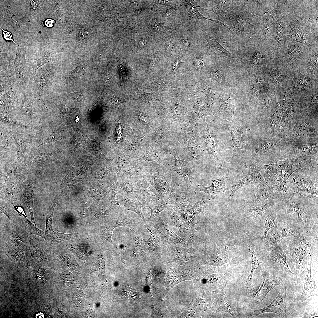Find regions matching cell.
Masks as SVG:
<instances>
[{"label": "cell", "instance_id": "cell-1", "mask_svg": "<svg viewBox=\"0 0 318 318\" xmlns=\"http://www.w3.org/2000/svg\"><path fill=\"white\" fill-rule=\"evenodd\" d=\"M277 203L282 206L287 218L299 225L303 232L317 227L318 207L307 198L294 193Z\"/></svg>", "mask_w": 318, "mask_h": 318}, {"label": "cell", "instance_id": "cell-2", "mask_svg": "<svg viewBox=\"0 0 318 318\" xmlns=\"http://www.w3.org/2000/svg\"><path fill=\"white\" fill-rule=\"evenodd\" d=\"M318 169L308 166L294 172L287 180L294 193L318 206Z\"/></svg>", "mask_w": 318, "mask_h": 318}, {"label": "cell", "instance_id": "cell-3", "mask_svg": "<svg viewBox=\"0 0 318 318\" xmlns=\"http://www.w3.org/2000/svg\"><path fill=\"white\" fill-rule=\"evenodd\" d=\"M259 170L273 198L277 202L281 201L295 193L287 181L271 173L259 164Z\"/></svg>", "mask_w": 318, "mask_h": 318}, {"label": "cell", "instance_id": "cell-4", "mask_svg": "<svg viewBox=\"0 0 318 318\" xmlns=\"http://www.w3.org/2000/svg\"><path fill=\"white\" fill-rule=\"evenodd\" d=\"M258 138L248 143L244 150L249 153L248 160L259 163L275 155L274 147L280 139Z\"/></svg>", "mask_w": 318, "mask_h": 318}, {"label": "cell", "instance_id": "cell-5", "mask_svg": "<svg viewBox=\"0 0 318 318\" xmlns=\"http://www.w3.org/2000/svg\"><path fill=\"white\" fill-rule=\"evenodd\" d=\"M309 254L301 251L298 246L297 241L288 246L286 261L290 270L294 274L295 282L301 281L305 276Z\"/></svg>", "mask_w": 318, "mask_h": 318}, {"label": "cell", "instance_id": "cell-6", "mask_svg": "<svg viewBox=\"0 0 318 318\" xmlns=\"http://www.w3.org/2000/svg\"><path fill=\"white\" fill-rule=\"evenodd\" d=\"M287 287L284 286L280 289L276 297L268 306L263 308L253 310V316L256 317L265 313L272 312L284 317H293L287 309L286 291Z\"/></svg>", "mask_w": 318, "mask_h": 318}, {"label": "cell", "instance_id": "cell-7", "mask_svg": "<svg viewBox=\"0 0 318 318\" xmlns=\"http://www.w3.org/2000/svg\"><path fill=\"white\" fill-rule=\"evenodd\" d=\"M37 236L31 234L29 250L35 261L40 265L46 266L50 261L51 247L44 238Z\"/></svg>", "mask_w": 318, "mask_h": 318}, {"label": "cell", "instance_id": "cell-8", "mask_svg": "<svg viewBox=\"0 0 318 318\" xmlns=\"http://www.w3.org/2000/svg\"><path fill=\"white\" fill-rule=\"evenodd\" d=\"M18 222L9 223L11 236L15 244L24 250L29 249L31 234L26 224V216Z\"/></svg>", "mask_w": 318, "mask_h": 318}, {"label": "cell", "instance_id": "cell-9", "mask_svg": "<svg viewBox=\"0 0 318 318\" xmlns=\"http://www.w3.org/2000/svg\"><path fill=\"white\" fill-rule=\"evenodd\" d=\"M289 158L296 157L306 162L309 165L318 169V143L291 146Z\"/></svg>", "mask_w": 318, "mask_h": 318}, {"label": "cell", "instance_id": "cell-10", "mask_svg": "<svg viewBox=\"0 0 318 318\" xmlns=\"http://www.w3.org/2000/svg\"><path fill=\"white\" fill-rule=\"evenodd\" d=\"M261 274L263 278L262 284L258 290L251 295L253 303L257 306L266 299V295L271 290L285 281L283 277L273 276L268 271H263Z\"/></svg>", "mask_w": 318, "mask_h": 318}, {"label": "cell", "instance_id": "cell-11", "mask_svg": "<svg viewBox=\"0 0 318 318\" xmlns=\"http://www.w3.org/2000/svg\"><path fill=\"white\" fill-rule=\"evenodd\" d=\"M220 106L216 110L220 116L227 121H233L236 120L237 114L235 106L236 91L228 90L219 92Z\"/></svg>", "mask_w": 318, "mask_h": 318}, {"label": "cell", "instance_id": "cell-12", "mask_svg": "<svg viewBox=\"0 0 318 318\" xmlns=\"http://www.w3.org/2000/svg\"><path fill=\"white\" fill-rule=\"evenodd\" d=\"M226 125L231 135L234 151L238 153L244 150L248 143L247 127L237 120L227 121Z\"/></svg>", "mask_w": 318, "mask_h": 318}, {"label": "cell", "instance_id": "cell-13", "mask_svg": "<svg viewBox=\"0 0 318 318\" xmlns=\"http://www.w3.org/2000/svg\"><path fill=\"white\" fill-rule=\"evenodd\" d=\"M53 72L48 68H43L37 71L34 76L32 92L34 98L44 105L43 99L44 92L46 85L53 76Z\"/></svg>", "mask_w": 318, "mask_h": 318}, {"label": "cell", "instance_id": "cell-14", "mask_svg": "<svg viewBox=\"0 0 318 318\" xmlns=\"http://www.w3.org/2000/svg\"><path fill=\"white\" fill-rule=\"evenodd\" d=\"M287 253L288 246L281 242L269 251L266 259L278 264L281 267L282 270L287 272L295 282L294 274L290 270L287 262Z\"/></svg>", "mask_w": 318, "mask_h": 318}, {"label": "cell", "instance_id": "cell-15", "mask_svg": "<svg viewBox=\"0 0 318 318\" xmlns=\"http://www.w3.org/2000/svg\"><path fill=\"white\" fill-rule=\"evenodd\" d=\"M313 255V252L311 248L309 254L306 276L304 279V289L300 297V300L303 302L305 301L310 297L313 296H317L318 294L317 289L311 274V266Z\"/></svg>", "mask_w": 318, "mask_h": 318}, {"label": "cell", "instance_id": "cell-16", "mask_svg": "<svg viewBox=\"0 0 318 318\" xmlns=\"http://www.w3.org/2000/svg\"><path fill=\"white\" fill-rule=\"evenodd\" d=\"M249 186L254 193V196L251 202V206L262 205L274 199L269 187L261 182H256Z\"/></svg>", "mask_w": 318, "mask_h": 318}, {"label": "cell", "instance_id": "cell-17", "mask_svg": "<svg viewBox=\"0 0 318 318\" xmlns=\"http://www.w3.org/2000/svg\"><path fill=\"white\" fill-rule=\"evenodd\" d=\"M25 51L23 48L18 47L14 64L17 83L24 82L27 77L28 70L25 59Z\"/></svg>", "mask_w": 318, "mask_h": 318}, {"label": "cell", "instance_id": "cell-18", "mask_svg": "<svg viewBox=\"0 0 318 318\" xmlns=\"http://www.w3.org/2000/svg\"><path fill=\"white\" fill-rule=\"evenodd\" d=\"M203 136L206 146L210 157L219 169L222 167L223 160L217 154L214 142L212 127L207 125L203 131Z\"/></svg>", "mask_w": 318, "mask_h": 318}, {"label": "cell", "instance_id": "cell-19", "mask_svg": "<svg viewBox=\"0 0 318 318\" xmlns=\"http://www.w3.org/2000/svg\"><path fill=\"white\" fill-rule=\"evenodd\" d=\"M24 250L16 246L13 240L6 248V253L14 264L18 267L27 266L28 263L25 258Z\"/></svg>", "mask_w": 318, "mask_h": 318}, {"label": "cell", "instance_id": "cell-20", "mask_svg": "<svg viewBox=\"0 0 318 318\" xmlns=\"http://www.w3.org/2000/svg\"><path fill=\"white\" fill-rule=\"evenodd\" d=\"M156 224L157 228L165 244H170L184 242V241L176 235L160 218L157 220Z\"/></svg>", "mask_w": 318, "mask_h": 318}, {"label": "cell", "instance_id": "cell-21", "mask_svg": "<svg viewBox=\"0 0 318 318\" xmlns=\"http://www.w3.org/2000/svg\"><path fill=\"white\" fill-rule=\"evenodd\" d=\"M316 132L312 127L309 121L306 120L297 122L291 133V138L296 140L305 137L313 136Z\"/></svg>", "mask_w": 318, "mask_h": 318}, {"label": "cell", "instance_id": "cell-22", "mask_svg": "<svg viewBox=\"0 0 318 318\" xmlns=\"http://www.w3.org/2000/svg\"><path fill=\"white\" fill-rule=\"evenodd\" d=\"M17 88L18 87L14 82L7 87L1 95V100L4 105V110L6 112L11 111L14 107L18 96Z\"/></svg>", "mask_w": 318, "mask_h": 318}, {"label": "cell", "instance_id": "cell-23", "mask_svg": "<svg viewBox=\"0 0 318 318\" xmlns=\"http://www.w3.org/2000/svg\"><path fill=\"white\" fill-rule=\"evenodd\" d=\"M300 226L287 218L278 222V228L282 238L293 236L299 238Z\"/></svg>", "mask_w": 318, "mask_h": 318}, {"label": "cell", "instance_id": "cell-24", "mask_svg": "<svg viewBox=\"0 0 318 318\" xmlns=\"http://www.w3.org/2000/svg\"><path fill=\"white\" fill-rule=\"evenodd\" d=\"M228 180L227 177L223 176L221 178L214 180L211 186L205 187L199 185L198 186L199 191L205 192L209 198H214L215 195L218 193L225 192L226 185Z\"/></svg>", "mask_w": 318, "mask_h": 318}, {"label": "cell", "instance_id": "cell-25", "mask_svg": "<svg viewBox=\"0 0 318 318\" xmlns=\"http://www.w3.org/2000/svg\"><path fill=\"white\" fill-rule=\"evenodd\" d=\"M206 208L204 201H200L196 202L195 205L183 213L182 217L183 220L189 226L194 229V226L196 224L194 222L196 217L200 213L203 211Z\"/></svg>", "mask_w": 318, "mask_h": 318}, {"label": "cell", "instance_id": "cell-26", "mask_svg": "<svg viewBox=\"0 0 318 318\" xmlns=\"http://www.w3.org/2000/svg\"><path fill=\"white\" fill-rule=\"evenodd\" d=\"M18 154H22L34 140L35 135L14 133L13 135Z\"/></svg>", "mask_w": 318, "mask_h": 318}, {"label": "cell", "instance_id": "cell-27", "mask_svg": "<svg viewBox=\"0 0 318 318\" xmlns=\"http://www.w3.org/2000/svg\"><path fill=\"white\" fill-rule=\"evenodd\" d=\"M36 183L35 179L28 181L23 193L25 202L30 213L31 222L35 226L36 225L33 217V206Z\"/></svg>", "mask_w": 318, "mask_h": 318}, {"label": "cell", "instance_id": "cell-28", "mask_svg": "<svg viewBox=\"0 0 318 318\" xmlns=\"http://www.w3.org/2000/svg\"><path fill=\"white\" fill-rule=\"evenodd\" d=\"M180 1L186 7L189 17L188 20L203 19L209 20L216 23H220L218 21L208 18L201 14L197 10V7L201 8V7L194 0Z\"/></svg>", "mask_w": 318, "mask_h": 318}, {"label": "cell", "instance_id": "cell-29", "mask_svg": "<svg viewBox=\"0 0 318 318\" xmlns=\"http://www.w3.org/2000/svg\"><path fill=\"white\" fill-rule=\"evenodd\" d=\"M276 202L277 201L273 199L261 206H251L246 211V216L248 218L253 219L264 218L266 211L270 207L274 205Z\"/></svg>", "mask_w": 318, "mask_h": 318}, {"label": "cell", "instance_id": "cell-30", "mask_svg": "<svg viewBox=\"0 0 318 318\" xmlns=\"http://www.w3.org/2000/svg\"><path fill=\"white\" fill-rule=\"evenodd\" d=\"M282 238L277 227L273 228L269 231L265 241V248L268 252L276 246L281 241Z\"/></svg>", "mask_w": 318, "mask_h": 318}, {"label": "cell", "instance_id": "cell-31", "mask_svg": "<svg viewBox=\"0 0 318 318\" xmlns=\"http://www.w3.org/2000/svg\"><path fill=\"white\" fill-rule=\"evenodd\" d=\"M204 37L210 48L218 56L229 58L234 57L233 53L224 49L215 39L207 35H205Z\"/></svg>", "mask_w": 318, "mask_h": 318}, {"label": "cell", "instance_id": "cell-32", "mask_svg": "<svg viewBox=\"0 0 318 318\" xmlns=\"http://www.w3.org/2000/svg\"><path fill=\"white\" fill-rule=\"evenodd\" d=\"M265 222L264 226V230L261 241L264 243L267 232L270 229L274 227H277L278 222L277 218V213L276 211L271 209L268 213L264 216Z\"/></svg>", "mask_w": 318, "mask_h": 318}, {"label": "cell", "instance_id": "cell-33", "mask_svg": "<svg viewBox=\"0 0 318 318\" xmlns=\"http://www.w3.org/2000/svg\"><path fill=\"white\" fill-rule=\"evenodd\" d=\"M21 104L20 111L21 114L30 118L36 116L35 111L31 102L24 92L21 93Z\"/></svg>", "mask_w": 318, "mask_h": 318}, {"label": "cell", "instance_id": "cell-34", "mask_svg": "<svg viewBox=\"0 0 318 318\" xmlns=\"http://www.w3.org/2000/svg\"><path fill=\"white\" fill-rule=\"evenodd\" d=\"M259 163L247 160L244 166L246 168L247 175L251 176L255 182L260 181L266 184L259 170Z\"/></svg>", "mask_w": 318, "mask_h": 318}, {"label": "cell", "instance_id": "cell-35", "mask_svg": "<svg viewBox=\"0 0 318 318\" xmlns=\"http://www.w3.org/2000/svg\"><path fill=\"white\" fill-rule=\"evenodd\" d=\"M14 207H13L10 204L1 201L0 212L5 214L9 218V223L18 222L21 218L19 213H17Z\"/></svg>", "mask_w": 318, "mask_h": 318}, {"label": "cell", "instance_id": "cell-36", "mask_svg": "<svg viewBox=\"0 0 318 318\" xmlns=\"http://www.w3.org/2000/svg\"><path fill=\"white\" fill-rule=\"evenodd\" d=\"M255 182L252 178L249 175L241 180L231 182L229 184L228 190L230 196L232 197L235 192L241 188L249 186Z\"/></svg>", "mask_w": 318, "mask_h": 318}, {"label": "cell", "instance_id": "cell-37", "mask_svg": "<svg viewBox=\"0 0 318 318\" xmlns=\"http://www.w3.org/2000/svg\"><path fill=\"white\" fill-rule=\"evenodd\" d=\"M120 204L125 209L135 212L144 219L142 212L141 205L139 201L130 200L126 197H122L121 199Z\"/></svg>", "mask_w": 318, "mask_h": 318}, {"label": "cell", "instance_id": "cell-38", "mask_svg": "<svg viewBox=\"0 0 318 318\" xmlns=\"http://www.w3.org/2000/svg\"><path fill=\"white\" fill-rule=\"evenodd\" d=\"M123 226H126V223L124 222L117 221L110 226L106 227L102 232L99 234L97 238L99 239L103 240L108 241L114 245L117 249L115 244L111 239L113 229L115 228Z\"/></svg>", "mask_w": 318, "mask_h": 318}, {"label": "cell", "instance_id": "cell-39", "mask_svg": "<svg viewBox=\"0 0 318 318\" xmlns=\"http://www.w3.org/2000/svg\"><path fill=\"white\" fill-rule=\"evenodd\" d=\"M58 199L54 201L43 214L46 218V226L44 236H47L51 235L54 231L52 228V219L54 208Z\"/></svg>", "mask_w": 318, "mask_h": 318}, {"label": "cell", "instance_id": "cell-40", "mask_svg": "<svg viewBox=\"0 0 318 318\" xmlns=\"http://www.w3.org/2000/svg\"><path fill=\"white\" fill-rule=\"evenodd\" d=\"M293 111L290 107L286 112L278 124L279 133H284L287 130L291 125L293 118Z\"/></svg>", "mask_w": 318, "mask_h": 318}, {"label": "cell", "instance_id": "cell-41", "mask_svg": "<svg viewBox=\"0 0 318 318\" xmlns=\"http://www.w3.org/2000/svg\"><path fill=\"white\" fill-rule=\"evenodd\" d=\"M0 119L1 122L11 126L23 129H26L29 128V126L24 125L12 119L4 110L1 112Z\"/></svg>", "mask_w": 318, "mask_h": 318}, {"label": "cell", "instance_id": "cell-42", "mask_svg": "<svg viewBox=\"0 0 318 318\" xmlns=\"http://www.w3.org/2000/svg\"><path fill=\"white\" fill-rule=\"evenodd\" d=\"M248 250L251 253L252 257L251 262V272L246 279L247 284L251 289L254 288L252 283V277L254 271L259 268V265L263 263L260 261L256 258L254 251L251 246H249Z\"/></svg>", "mask_w": 318, "mask_h": 318}, {"label": "cell", "instance_id": "cell-43", "mask_svg": "<svg viewBox=\"0 0 318 318\" xmlns=\"http://www.w3.org/2000/svg\"><path fill=\"white\" fill-rule=\"evenodd\" d=\"M223 2L221 1H215L214 6L212 8L206 9L202 8H201L205 10H207L212 11L215 13L218 16L219 22L223 25V23L225 21L226 15L223 11Z\"/></svg>", "mask_w": 318, "mask_h": 318}, {"label": "cell", "instance_id": "cell-44", "mask_svg": "<svg viewBox=\"0 0 318 318\" xmlns=\"http://www.w3.org/2000/svg\"><path fill=\"white\" fill-rule=\"evenodd\" d=\"M64 135V132L62 128L61 127H59L51 134L43 143L38 146L37 148L42 145L48 143L59 142L63 138Z\"/></svg>", "mask_w": 318, "mask_h": 318}, {"label": "cell", "instance_id": "cell-45", "mask_svg": "<svg viewBox=\"0 0 318 318\" xmlns=\"http://www.w3.org/2000/svg\"><path fill=\"white\" fill-rule=\"evenodd\" d=\"M146 228L150 232V236L145 243L149 246V248L151 250H156L159 246L160 241L156 233L153 232V230L152 229L147 225Z\"/></svg>", "mask_w": 318, "mask_h": 318}, {"label": "cell", "instance_id": "cell-46", "mask_svg": "<svg viewBox=\"0 0 318 318\" xmlns=\"http://www.w3.org/2000/svg\"><path fill=\"white\" fill-rule=\"evenodd\" d=\"M50 60L49 55L46 54L38 59L36 61L33 74L34 76L36 73L38 69L40 67L49 62Z\"/></svg>", "mask_w": 318, "mask_h": 318}, {"label": "cell", "instance_id": "cell-47", "mask_svg": "<svg viewBox=\"0 0 318 318\" xmlns=\"http://www.w3.org/2000/svg\"><path fill=\"white\" fill-rule=\"evenodd\" d=\"M151 210V215L148 219H151L157 216L164 209L165 206L163 205H159L154 207H150Z\"/></svg>", "mask_w": 318, "mask_h": 318}, {"label": "cell", "instance_id": "cell-48", "mask_svg": "<svg viewBox=\"0 0 318 318\" xmlns=\"http://www.w3.org/2000/svg\"><path fill=\"white\" fill-rule=\"evenodd\" d=\"M223 77L222 73L218 70L212 72L210 75V77L221 84L223 83Z\"/></svg>", "mask_w": 318, "mask_h": 318}, {"label": "cell", "instance_id": "cell-49", "mask_svg": "<svg viewBox=\"0 0 318 318\" xmlns=\"http://www.w3.org/2000/svg\"><path fill=\"white\" fill-rule=\"evenodd\" d=\"M173 255L174 258L178 261L184 260L186 256L185 251L180 249L175 250L173 252Z\"/></svg>", "mask_w": 318, "mask_h": 318}, {"label": "cell", "instance_id": "cell-50", "mask_svg": "<svg viewBox=\"0 0 318 318\" xmlns=\"http://www.w3.org/2000/svg\"><path fill=\"white\" fill-rule=\"evenodd\" d=\"M89 145L91 148L95 151H99L101 149L102 144L97 138L93 140H90Z\"/></svg>", "mask_w": 318, "mask_h": 318}, {"label": "cell", "instance_id": "cell-51", "mask_svg": "<svg viewBox=\"0 0 318 318\" xmlns=\"http://www.w3.org/2000/svg\"><path fill=\"white\" fill-rule=\"evenodd\" d=\"M183 5V4L179 5L174 4L171 6L170 8L164 10L165 16L166 17H169L179 9Z\"/></svg>", "mask_w": 318, "mask_h": 318}, {"label": "cell", "instance_id": "cell-52", "mask_svg": "<svg viewBox=\"0 0 318 318\" xmlns=\"http://www.w3.org/2000/svg\"><path fill=\"white\" fill-rule=\"evenodd\" d=\"M1 29L4 38L6 40L11 41L13 42L16 45V44L13 40L12 35L9 32L5 30L0 27Z\"/></svg>", "mask_w": 318, "mask_h": 318}, {"label": "cell", "instance_id": "cell-53", "mask_svg": "<svg viewBox=\"0 0 318 318\" xmlns=\"http://www.w3.org/2000/svg\"><path fill=\"white\" fill-rule=\"evenodd\" d=\"M145 140V138L142 135H140L135 138L133 142L135 145H140L143 144Z\"/></svg>", "mask_w": 318, "mask_h": 318}, {"label": "cell", "instance_id": "cell-54", "mask_svg": "<svg viewBox=\"0 0 318 318\" xmlns=\"http://www.w3.org/2000/svg\"><path fill=\"white\" fill-rule=\"evenodd\" d=\"M125 188L128 193H132L133 188V185L131 181L126 182L125 184Z\"/></svg>", "mask_w": 318, "mask_h": 318}, {"label": "cell", "instance_id": "cell-55", "mask_svg": "<svg viewBox=\"0 0 318 318\" xmlns=\"http://www.w3.org/2000/svg\"><path fill=\"white\" fill-rule=\"evenodd\" d=\"M318 309L314 312L312 314H304V316L302 317L303 318H314L318 317Z\"/></svg>", "mask_w": 318, "mask_h": 318}, {"label": "cell", "instance_id": "cell-56", "mask_svg": "<svg viewBox=\"0 0 318 318\" xmlns=\"http://www.w3.org/2000/svg\"><path fill=\"white\" fill-rule=\"evenodd\" d=\"M182 42L186 46H189L190 42L188 38L186 36H183L181 39Z\"/></svg>", "mask_w": 318, "mask_h": 318}, {"label": "cell", "instance_id": "cell-57", "mask_svg": "<svg viewBox=\"0 0 318 318\" xmlns=\"http://www.w3.org/2000/svg\"><path fill=\"white\" fill-rule=\"evenodd\" d=\"M54 23L55 21L54 20L50 19H47L45 21V25L46 26L49 27H51L53 26Z\"/></svg>", "mask_w": 318, "mask_h": 318}, {"label": "cell", "instance_id": "cell-58", "mask_svg": "<svg viewBox=\"0 0 318 318\" xmlns=\"http://www.w3.org/2000/svg\"><path fill=\"white\" fill-rule=\"evenodd\" d=\"M37 2L34 1H31V7L32 10H35L39 7V5L37 4Z\"/></svg>", "mask_w": 318, "mask_h": 318}, {"label": "cell", "instance_id": "cell-59", "mask_svg": "<svg viewBox=\"0 0 318 318\" xmlns=\"http://www.w3.org/2000/svg\"><path fill=\"white\" fill-rule=\"evenodd\" d=\"M70 96L73 98H79L82 96V95L79 93L74 92L70 94Z\"/></svg>", "mask_w": 318, "mask_h": 318}, {"label": "cell", "instance_id": "cell-60", "mask_svg": "<svg viewBox=\"0 0 318 318\" xmlns=\"http://www.w3.org/2000/svg\"><path fill=\"white\" fill-rule=\"evenodd\" d=\"M159 1L160 4L161 5H170L171 4L170 1H168L160 0Z\"/></svg>", "mask_w": 318, "mask_h": 318}, {"label": "cell", "instance_id": "cell-61", "mask_svg": "<svg viewBox=\"0 0 318 318\" xmlns=\"http://www.w3.org/2000/svg\"><path fill=\"white\" fill-rule=\"evenodd\" d=\"M139 44L141 46H144L146 44V40L144 39L141 40L139 42Z\"/></svg>", "mask_w": 318, "mask_h": 318}, {"label": "cell", "instance_id": "cell-62", "mask_svg": "<svg viewBox=\"0 0 318 318\" xmlns=\"http://www.w3.org/2000/svg\"><path fill=\"white\" fill-rule=\"evenodd\" d=\"M179 63L180 62L179 60H177L175 62L173 65V67L174 69L175 70L177 68L179 64Z\"/></svg>", "mask_w": 318, "mask_h": 318}, {"label": "cell", "instance_id": "cell-63", "mask_svg": "<svg viewBox=\"0 0 318 318\" xmlns=\"http://www.w3.org/2000/svg\"><path fill=\"white\" fill-rule=\"evenodd\" d=\"M76 118L77 119H76V122H78V120H79V118H78V117L77 116Z\"/></svg>", "mask_w": 318, "mask_h": 318}]
</instances>
